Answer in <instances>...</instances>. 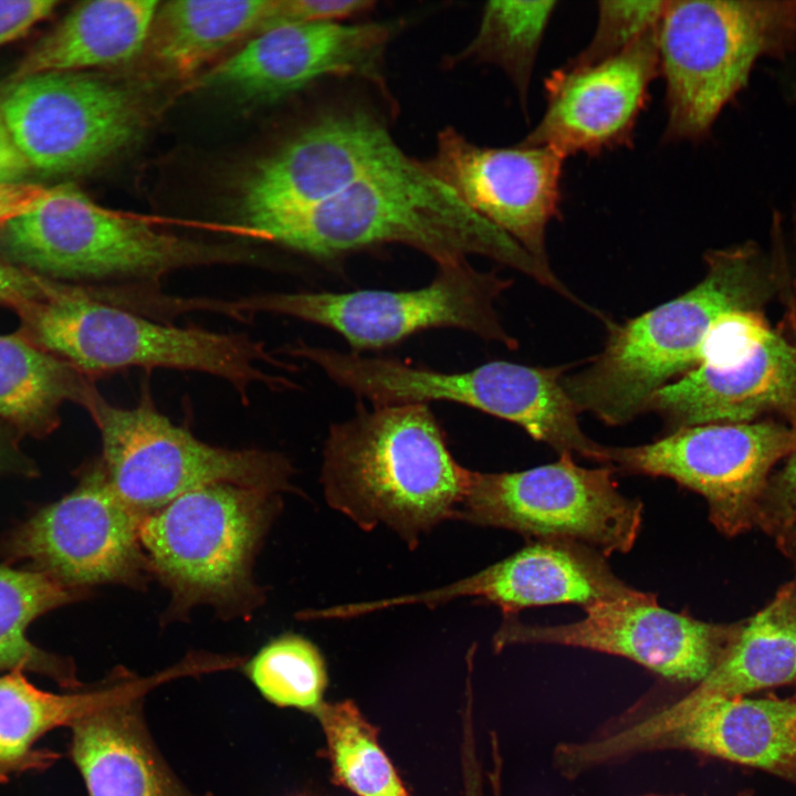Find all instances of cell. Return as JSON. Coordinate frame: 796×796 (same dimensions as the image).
<instances>
[{
    "instance_id": "15",
    "label": "cell",
    "mask_w": 796,
    "mask_h": 796,
    "mask_svg": "<svg viewBox=\"0 0 796 796\" xmlns=\"http://www.w3.org/2000/svg\"><path fill=\"white\" fill-rule=\"evenodd\" d=\"M792 446L789 426L772 420L699 425L646 444L608 447L607 465L668 478L696 492L715 528L735 536L756 524L773 469Z\"/></svg>"
},
{
    "instance_id": "27",
    "label": "cell",
    "mask_w": 796,
    "mask_h": 796,
    "mask_svg": "<svg viewBox=\"0 0 796 796\" xmlns=\"http://www.w3.org/2000/svg\"><path fill=\"white\" fill-rule=\"evenodd\" d=\"M96 391L92 377L67 362L21 335H0V421L19 433H50L62 405L86 409Z\"/></svg>"
},
{
    "instance_id": "32",
    "label": "cell",
    "mask_w": 796,
    "mask_h": 796,
    "mask_svg": "<svg viewBox=\"0 0 796 796\" xmlns=\"http://www.w3.org/2000/svg\"><path fill=\"white\" fill-rule=\"evenodd\" d=\"M245 672L260 693L277 706L314 715L325 702L328 678L324 658L302 636L289 633L271 640L245 664Z\"/></svg>"
},
{
    "instance_id": "26",
    "label": "cell",
    "mask_w": 796,
    "mask_h": 796,
    "mask_svg": "<svg viewBox=\"0 0 796 796\" xmlns=\"http://www.w3.org/2000/svg\"><path fill=\"white\" fill-rule=\"evenodd\" d=\"M12 670L0 675V783L11 776L49 767L59 755L36 750L49 731L72 726L98 708L129 695H140L154 681H132L95 691L52 693L43 691Z\"/></svg>"
},
{
    "instance_id": "5",
    "label": "cell",
    "mask_w": 796,
    "mask_h": 796,
    "mask_svg": "<svg viewBox=\"0 0 796 796\" xmlns=\"http://www.w3.org/2000/svg\"><path fill=\"white\" fill-rule=\"evenodd\" d=\"M24 338L93 377L130 367L199 371L228 381L244 404L250 389L286 380L259 364L283 367L245 334L176 326L115 305L90 286L64 284L19 314Z\"/></svg>"
},
{
    "instance_id": "1",
    "label": "cell",
    "mask_w": 796,
    "mask_h": 796,
    "mask_svg": "<svg viewBox=\"0 0 796 796\" xmlns=\"http://www.w3.org/2000/svg\"><path fill=\"white\" fill-rule=\"evenodd\" d=\"M258 237L317 259L384 244L412 248L439 266L490 258L558 291L562 282L404 151L307 209L250 217Z\"/></svg>"
},
{
    "instance_id": "6",
    "label": "cell",
    "mask_w": 796,
    "mask_h": 796,
    "mask_svg": "<svg viewBox=\"0 0 796 796\" xmlns=\"http://www.w3.org/2000/svg\"><path fill=\"white\" fill-rule=\"evenodd\" d=\"M663 142H696L762 57L796 51V1H666L657 27Z\"/></svg>"
},
{
    "instance_id": "4",
    "label": "cell",
    "mask_w": 796,
    "mask_h": 796,
    "mask_svg": "<svg viewBox=\"0 0 796 796\" xmlns=\"http://www.w3.org/2000/svg\"><path fill=\"white\" fill-rule=\"evenodd\" d=\"M0 248L11 263L53 281L142 292L158 291L163 277L181 269L261 259L240 244L182 237L116 213L71 185L50 187L36 206L8 222Z\"/></svg>"
},
{
    "instance_id": "31",
    "label": "cell",
    "mask_w": 796,
    "mask_h": 796,
    "mask_svg": "<svg viewBox=\"0 0 796 796\" xmlns=\"http://www.w3.org/2000/svg\"><path fill=\"white\" fill-rule=\"evenodd\" d=\"M314 716L337 785L355 796H410L378 742V730L354 701L324 702Z\"/></svg>"
},
{
    "instance_id": "21",
    "label": "cell",
    "mask_w": 796,
    "mask_h": 796,
    "mask_svg": "<svg viewBox=\"0 0 796 796\" xmlns=\"http://www.w3.org/2000/svg\"><path fill=\"white\" fill-rule=\"evenodd\" d=\"M607 557L586 545L566 541H532L513 555L450 585L359 605L363 615L392 607L434 608L472 597L501 608L504 618L534 606L593 604L641 594L611 570Z\"/></svg>"
},
{
    "instance_id": "13",
    "label": "cell",
    "mask_w": 796,
    "mask_h": 796,
    "mask_svg": "<svg viewBox=\"0 0 796 796\" xmlns=\"http://www.w3.org/2000/svg\"><path fill=\"white\" fill-rule=\"evenodd\" d=\"M144 516L117 495L97 460L72 492L11 530L0 554L85 593L97 585L143 586L150 575L140 541Z\"/></svg>"
},
{
    "instance_id": "9",
    "label": "cell",
    "mask_w": 796,
    "mask_h": 796,
    "mask_svg": "<svg viewBox=\"0 0 796 796\" xmlns=\"http://www.w3.org/2000/svg\"><path fill=\"white\" fill-rule=\"evenodd\" d=\"M86 410L101 434L98 460L111 486L143 515L216 483L292 491L293 468L283 454L226 449L198 439L158 410L148 383L134 407L114 405L97 390Z\"/></svg>"
},
{
    "instance_id": "7",
    "label": "cell",
    "mask_w": 796,
    "mask_h": 796,
    "mask_svg": "<svg viewBox=\"0 0 796 796\" xmlns=\"http://www.w3.org/2000/svg\"><path fill=\"white\" fill-rule=\"evenodd\" d=\"M280 495L216 483L144 516L142 546L150 574L170 593V614L207 605L231 616L258 607L262 593L252 568Z\"/></svg>"
},
{
    "instance_id": "18",
    "label": "cell",
    "mask_w": 796,
    "mask_h": 796,
    "mask_svg": "<svg viewBox=\"0 0 796 796\" xmlns=\"http://www.w3.org/2000/svg\"><path fill=\"white\" fill-rule=\"evenodd\" d=\"M397 28L391 22L275 27L258 33L201 83L256 104L276 102L326 76L360 77L383 86L384 55Z\"/></svg>"
},
{
    "instance_id": "34",
    "label": "cell",
    "mask_w": 796,
    "mask_h": 796,
    "mask_svg": "<svg viewBox=\"0 0 796 796\" xmlns=\"http://www.w3.org/2000/svg\"><path fill=\"white\" fill-rule=\"evenodd\" d=\"M793 446L773 471L761 500L757 522L796 561V402L786 413Z\"/></svg>"
},
{
    "instance_id": "37",
    "label": "cell",
    "mask_w": 796,
    "mask_h": 796,
    "mask_svg": "<svg viewBox=\"0 0 796 796\" xmlns=\"http://www.w3.org/2000/svg\"><path fill=\"white\" fill-rule=\"evenodd\" d=\"M57 4L54 0H0V46L24 36Z\"/></svg>"
},
{
    "instance_id": "17",
    "label": "cell",
    "mask_w": 796,
    "mask_h": 796,
    "mask_svg": "<svg viewBox=\"0 0 796 796\" xmlns=\"http://www.w3.org/2000/svg\"><path fill=\"white\" fill-rule=\"evenodd\" d=\"M400 151L370 109L329 107L249 169L240 187L241 220L320 205Z\"/></svg>"
},
{
    "instance_id": "19",
    "label": "cell",
    "mask_w": 796,
    "mask_h": 796,
    "mask_svg": "<svg viewBox=\"0 0 796 796\" xmlns=\"http://www.w3.org/2000/svg\"><path fill=\"white\" fill-rule=\"evenodd\" d=\"M565 157L548 147H483L443 128L422 166L474 212L549 268L545 232L559 214Z\"/></svg>"
},
{
    "instance_id": "43",
    "label": "cell",
    "mask_w": 796,
    "mask_h": 796,
    "mask_svg": "<svg viewBox=\"0 0 796 796\" xmlns=\"http://www.w3.org/2000/svg\"><path fill=\"white\" fill-rule=\"evenodd\" d=\"M792 582H793L795 590H796V576H795L794 580H792Z\"/></svg>"
},
{
    "instance_id": "22",
    "label": "cell",
    "mask_w": 796,
    "mask_h": 796,
    "mask_svg": "<svg viewBox=\"0 0 796 796\" xmlns=\"http://www.w3.org/2000/svg\"><path fill=\"white\" fill-rule=\"evenodd\" d=\"M796 402V346L773 328L734 357L700 364L660 388L647 409L671 431L710 423L756 421Z\"/></svg>"
},
{
    "instance_id": "8",
    "label": "cell",
    "mask_w": 796,
    "mask_h": 796,
    "mask_svg": "<svg viewBox=\"0 0 796 796\" xmlns=\"http://www.w3.org/2000/svg\"><path fill=\"white\" fill-rule=\"evenodd\" d=\"M321 370L373 405L450 401L511 421L558 452L607 463V447L585 434L562 379L565 367L495 360L463 371H440L398 359L326 349Z\"/></svg>"
},
{
    "instance_id": "33",
    "label": "cell",
    "mask_w": 796,
    "mask_h": 796,
    "mask_svg": "<svg viewBox=\"0 0 796 796\" xmlns=\"http://www.w3.org/2000/svg\"><path fill=\"white\" fill-rule=\"evenodd\" d=\"M666 1H599L589 43L565 67H584L619 55L654 28Z\"/></svg>"
},
{
    "instance_id": "10",
    "label": "cell",
    "mask_w": 796,
    "mask_h": 796,
    "mask_svg": "<svg viewBox=\"0 0 796 796\" xmlns=\"http://www.w3.org/2000/svg\"><path fill=\"white\" fill-rule=\"evenodd\" d=\"M510 280L469 261L439 266L426 286L407 291L273 292L226 301L232 318L271 313L313 323L341 335L356 352L392 346L431 328H458L516 348L495 308Z\"/></svg>"
},
{
    "instance_id": "40",
    "label": "cell",
    "mask_w": 796,
    "mask_h": 796,
    "mask_svg": "<svg viewBox=\"0 0 796 796\" xmlns=\"http://www.w3.org/2000/svg\"><path fill=\"white\" fill-rule=\"evenodd\" d=\"M463 796H483L481 766L467 762L461 766Z\"/></svg>"
},
{
    "instance_id": "11",
    "label": "cell",
    "mask_w": 796,
    "mask_h": 796,
    "mask_svg": "<svg viewBox=\"0 0 796 796\" xmlns=\"http://www.w3.org/2000/svg\"><path fill=\"white\" fill-rule=\"evenodd\" d=\"M615 472L582 467L569 453L524 471H471L457 520L532 541L579 543L606 557L627 553L640 532L642 503L619 491Z\"/></svg>"
},
{
    "instance_id": "39",
    "label": "cell",
    "mask_w": 796,
    "mask_h": 796,
    "mask_svg": "<svg viewBox=\"0 0 796 796\" xmlns=\"http://www.w3.org/2000/svg\"><path fill=\"white\" fill-rule=\"evenodd\" d=\"M31 168L15 147L0 113V182L24 181Z\"/></svg>"
},
{
    "instance_id": "29",
    "label": "cell",
    "mask_w": 796,
    "mask_h": 796,
    "mask_svg": "<svg viewBox=\"0 0 796 796\" xmlns=\"http://www.w3.org/2000/svg\"><path fill=\"white\" fill-rule=\"evenodd\" d=\"M84 593L35 570L0 566V671H32L62 687H78L71 660L36 647L27 629L38 617L78 600Z\"/></svg>"
},
{
    "instance_id": "30",
    "label": "cell",
    "mask_w": 796,
    "mask_h": 796,
    "mask_svg": "<svg viewBox=\"0 0 796 796\" xmlns=\"http://www.w3.org/2000/svg\"><path fill=\"white\" fill-rule=\"evenodd\" d=\"M556 1H489L472 40L450 65L465 61L501 69L526 107L528 88L540 46Z\"/></svg>"
},
{
    "instance_id": "41",
    "label": "cell",
    "mask_w": 796,
    "mask_h": 796,
    "mask_svg": "<svg viewBox=\"0 0 796 796\" xmlns=\"http://www.w3.org/2000/svg\"><path fill=\"white\" fill-rule=\"evenodd\" d=\"M11 469L19 470L20 465L13 459L11 449L0 436V473L10 471Z\"/></svg>"
},
{
    "instance_id": "14",
    "label": "cell",
    "mask_w": 796,
    "mask_h": 796,
    "mask_svg": "<svg viewBox=\"0 0 796 796\" xmlns=\"http://www.w3.org/2000/svg\"><path fill=\"white\" fill-rule=\"evenodd\" d=\"M9 134L31 170L88 171L127 147L143 125L130 91L83 72H52L10 83L0 97Z\"/></svg>"
},
{
    "instance_id": "3",
    "label": "cell",
    "mask_w": 796,
    "mask_h": 796,
    "mask_svg": "<svg viewBox=\"0 0 796 796\" xmlns=\"http://www.w3.org/2000/svg\"><path fill=\"white\" fill-rule=\"evenodd\" d=\"M706 273L691 290L618 326L583 370L563 376L578 411L609 426L646 411L668 380L702 363L708 338L726 313L760 311L771 293L769 273L750 244L710 251Z\"/></svg>"
},
{
    "instance_id": "16",
    "label": "cell",
    "mask_w": 796,
    "mask_h": 796,
    "mask_svg": "<svg viewBox=\"0 0 796 796\" xmlns=\"http://www.w3.org/2000/svg\"><path fill=\"white\" fill-rule=\"evenodd\" d=\"M574 622L535 626L505 617L493 638L496 651L516 645H556L633 661L663 681L691 688L714 669L737 624H714L659 606L642 591L587 606Z\"/></svg>"
},
{
    "instance_id": "35",
    "label": "cell",
    "mask_w": 796,
    "mask_h": 796,
    "mask_svg": "<svg viewBox=\"0 0 796 796\" xmlns=\"http://www.w3.org/2000/svg\"><path fill=\"white\" fill-rule=\"evenodd\" d=\"M374 4L367 0H274L265 30L285 24L342 22L369 12Z\"/></svg>"
},
{
    "instance_id": "23",
    "label": "cell",
    "mask_w": 796,
    "mask_h": 796,
    "mask_svg": "<svg viewBox=\"0 0 796 796\" xmlns=\"http://www.w3.org/2000/svg\"><path fill=\"white\" fill-rule=\"evenodd\" d=\"M138 696L105 704L71 726V754L90 796H180L142 725Z\"/></svg>"
},
{
    "instance_id": "2",
    "label": "cell",
    "mask_w": 796,
    "mask_h": 796,
    "mask_svg": "<svg viewBox=\"0 0 796 796\" xmlns=\"http://www.w3.org/2000/svg\"><path fill=\"white\" fill-rule=\"evenodd\" d=\"M470 472L428 404H360L329 428L321 481L331 507L364 531L385 525L415 548L457 520Z\"/></svg>"
},
{
    "instance_id": "38",
    "label": "cell",
    "mask_w": 796,
    "mask_h": 796,
    "mask_svg": "<svg viewBox=\"0 0 796 796\" xmlns=\"http://www.w3.org/2000/svg\"><path fill=\"white\" fill-rule=\"evenodd\" d=\"M49 190L50 187L27 181L0 182V230L36 206Z\"/></svg>"
},
{
    "instance_id": "12",
    "label": "cell",
    "mask_w": 796,
    "mask_h": 796,
    "mask_svg": "<svg viewBox=\"0 0 796 796\" xmlns=\"http://www.w3.org/2000/svg\"><path fill=\"white\" fill-rule=\"evenodd\" d=\"M669 751L754 767L796 786V700L714 698L675 712L632 709L586 740L582 757L595 771Z\"/></svg>"
},
{
    "instance_id": "36",
    "label": "cell",
    "mask_w": 796,
    "mask_h": 796,
    "mask_svg": "<svg viewBox=\"0 0 796 796\" xmlns=\"http://www.w3.org/2000/svg\"><path fill=\"white\" fill-rule=\"evenodd\" d=\"M63 285L0 259V305L9 306L19 314L49 298Z\"/></svg>"
},
{
    "instance_id": "20",
    "label": "cell",
    "mask_w": 796,
    "mask_h": 796,
    "mask_svg": "<svg viewBox=\"0 0 796 796\" xmlns=\"http://www.w3.org/2000/svg\"><path fill=\"white\" fill-rule=\"evenodd\" d=\"M657 27L617 56L552 72L545 112L519 145L548 147L565 158L628 145L659 76Z\"/></svg>"
},
{
    "instance_id": "24",
    "label": "cell",
    "mask_w": 796,
    "mask_h": 796,
    "mask_svg": "<svg viewBox=\"0 0 796 796\" xmlns=\"http://www.w3.org/2000/svg\"><path fill=\"white\" fill-rule=\"evenodd\" d=\"M796 685V590L793 582L737 628L710 674L678 698L654 706L675 712L714 698L745 696ZM653 708V706H652Z\"/></svg>"
},
{
    "instance_id": "42",
    "label": "cell",
    "mask_w": 796,
    "mask_h": 796,
    "mask_svg": "<svg viewBox=\"0 0 796 796\" xmlns=\"http://www.w3.org/2000/svg\"><path fill=\"white\" fill-rule=\"evenodd\" d=\"M633 796H685V795H684V794H681V793H659V792H652V793H645V794H639V795H633Z\"/></svg>"
},
{
    "instance_id": "25",
    "label": "cell",
    "mask_w": 796,
    "mask_h": 796,
    "mask_svg": "<svg viewBox=\"0 0 796 796\" xmlns=\"http://www.w3.org/2000/svg\"><path fill=\"white\" fill-rule=\"evenodd\" d=\"M160 2L97 0L73 8L36 41L11 82L41 73L82 72L124 63L147 43Z\"/></svg>"
},
{
    "instance_id": "28",
    "label": "cell",
    "mask_w": 796,
    "mask_h": 796,
    "mask_svg": "<svg viewBox=\"0 0 796 796\" xmlns=\"http://www.w3.org/2000/svg\"><path fill=\"white\" fill-rule=\"evenodd\" d=\"M274 0L170 1L159 6L147 40L151 59L186 75L241 36L262 32Z\"/></svg>"
}]
</instances>
